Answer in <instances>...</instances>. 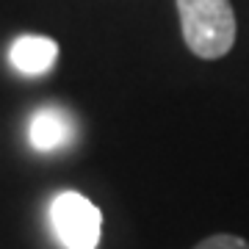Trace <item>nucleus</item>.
Wrapping results in <instances>:
<instances>
[{"instance_id":"obj_1","label":"nucleus","mask_w":249,"mask_h":249,"mask_svg":"<svg viewBox=\"0 0 249 249\" xmlns=\"http://www.w3.org/2000/svg\"><path fill=\"white\" fill-rule=\"evenodd\" d=\"M180 28L196 58L213 61L235 45V11L230 0H178Z\"/></svg>"},{"instance_id":"obj_2","label":"nucleus","mask_w":249,"mask_h":249,"mask_svg":"<svg viewBox=\"0 0 249 249\" xmlns=\"http://www.w3.org/2000/svg\"><path fill=\"white\" fill-rule=\"evenodd\" d=\"M50 224L64 249H97L103 235V213L89 196L61 191L50 205Z\"/></svg>"},{"instance_id":"obj_3","label":"nucleus","mask_w":249,"mask_h":249,"mask_svg":"<svg viewBox=\"0 0 249 249\" xmlns=\"http://www.w3.org/2000/svg\"><path fill=\"white\" fill-rule=\"evenodd\" d=\"M75 136V122L61 106H42L31 116L28 139L36 152H55L64 150Z\"/></svg>"},{"instance_id":"obj_4","label":"nucleus","mask_w":249,"mask_h":249,"mask_svg":"<svg viewBox=\"0 0 249 249\" xmlns=\"http://www.w3.org/2000/svg\"><path fill=\"white\" fill-rule=\"evenodd\" d=\"M9 61L19 75H45L55 67L58 61V45L50 36L39 34H25L14 39V45L9 50Z\"/></svg>"},{"instance_id":"obj_5","label":"nucleus","mask_w":249,"mask_h":249,"mask_svg":"<svg viewBox=\"0 0 249 249\" xmlns=\"http://www.w3.org/2000/svg\"><path fill=\"white\" fill-rule=\"evenodd\" d=\"M194 249H249V241L230 235V232H216V235H208L205 241H199Z\"/></svg>"}]
</instances>
